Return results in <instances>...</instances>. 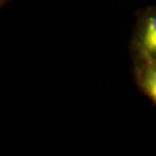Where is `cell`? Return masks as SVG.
Masks as SVG:
<instances>
[{
  "label": "cell",
  "instance_id": "2",
  "mask_svg": "<svg viewBox=\"0 0 156 156\" xmlns=\"http://www.w3.org/2000/svg\"><path fill=\"white\" fill-rule=\"evenodd\" d=\"M134 78L139 90L156 105V61L151 59H133Z\"/></svg>",
  "mask_w": 156,
  "mask_h": 156
},
{
  "label": "cell",
  "instance_id": "1",
  "mask_svg": "<svg viewBox=\"0 0 156 156\" xmlns=\"http://www.w3.org/2000/svg\"><path fill=\"white\" fill-rule=\"evenodd\" d=\"M131 54L133 59L144 58L156 61V6L137 11Z\"/></svg>",
  "mask_w": 156,
  "mask_h": 156
}]
</instances>
